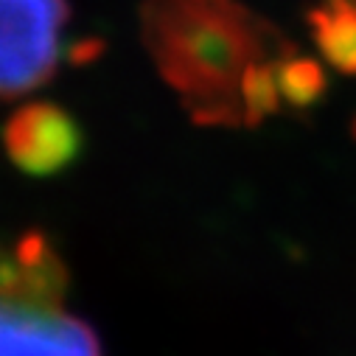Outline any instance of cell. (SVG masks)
I'll use <instances>...</instances> for the list:
<instances>
[{"label":"cell","mask_w":356,"mask_h":356,"mask_svg":"<svg viewBox=\"0 0 356 356\" xmlns=\"http://www.w3.org/2000/svg\"><path fill=\"white\" fill-rule=\"evenodd\" d=\"M140 37L157 73L202 127H244L247 67L295 48L238 0H143Z\"/></svg>","instance_id":"6da1fadb"},{"label":"cell","mask_w":356,"mask_h":356,"mask_svg":"<svg viewBox=\"0 0 356 356\" xmlns=\"http://www.w3.org/2000/svg\"><path fill=\"white\" fill-rule=\"evenodd\" d=\"M67 0H0V99L42 87L59 67Z\"/></svg>","instance_id":"7a4b0ae2"},{"label":"cell","mask_w":356,"mask_h":356,"mask_svg":"<svg viewBox=\"0 0 356 356\" xmlns=\"http://www.w3.org/2000/svg\"><path fill=\"white\" fill-rule=\"evenodd\" d=\"M0 356H104L96 331L84 320L15 292H0Z\"/></svg>","instance_id":"3957f363"},{"label":"cell","mask_w":356,"mask_h":356,"mask_svg":"<svg viewBox=\"0 0 356 356\" xmlns=\"http://www.w3.org/2000/svg\"><path fill=\"white\" fill-rule=\"evenodd\" d=\"M3 149L29 177H56L84 152L81 124L54 102H29L3 124Z\"/></svg>","instance_id":"277c9868"},{"label":"cell","mask_w":356,"mask_h":356,"mask_svg":"<svg viewBox=\"0 0 356 356\" xmlns=\"http://www.w3.org/2000/svg\"><path fill=\"white\" fill-rule=\"evenodd\" d=\"M306 23L320 56L334 70L356 76V0H320Z\"/></svg>","instance_id":"5b68a950"},{"label":"cell","mask_w":356,"mask_h":356,"mask_svg":"<svg viewBox=\"0 0 356 356\" xmlns=\"http://www.w3.org/2000/svg\"><path fill=\"white\" fill-rule=\"evenodd\" d=\"M275 76H278L281 102L292 110H312L328 93V76L323 65L300 54L298 48H292L275 62Z\"/></svg>","instance_id":"8992f818"},{"label":"cell","mask_w":356,"mask_h":356,"mask_svg":"<svg viewBox=\"0 0 356 356\" xmlns=\"http://www.w3.org/2000/svg\"><path fill=\"white\" fill-rule=\"evenodd\" d=\"M278 59H264L247 67L241 81V104H244V127H258L281 110V90L275 76Z\"/></svg>","instance_id":"52a82bcc"},{"label":"cell","mask_w":356,"mask_h":356,"mask_svg":"<svg viewBox=\"0 0 356 356\" xmlns=\"http://www.w3.org/2000/svg\"><path fill=\"white\" fill-rule=\"evenodd\" d=\"M102 51H104V42H99V40H87V42H76V45L70 48V54H67V56H70L73 62H79V65H81V62L96 59Z\"/></svg>","instance_id":"ba28073f"}]
</instances>
